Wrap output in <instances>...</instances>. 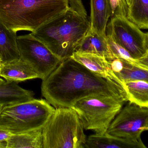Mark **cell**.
I'll use <instances>...</instances> for the list:
<instances>
[{
	"mask_svg": "<svg viewBox=\"0 0 148 148\" xmlns=\"http://www.w3.org/2000/svg\"><path fill=\"white\" fill-rule=\"evenodd\" d=\"M69 8V0H0V21L13 31L33 32Z\"/></svg>",
	"mask_w": 148,
	"mask_h": 148,
	"instance_id": "cell-3",
	"label": "cell"
},
{
	"mask_svg": "<svg viewBox=\"0 0 148 148\" xmlns=\"http://www.w3.org/2000/svg\"><path fill=\"white\" fill-rule=\"evenodd\" d=\"M3 64V61L2 60L1 57H0V73H1V70Z\"/></svg>",
	"mask_w": 148,
	"mask_h": 148,
	"instance_id": "cell-28",
	"label": "cell"
},
{
	"mask_svg": "<svg viewBox=\"0 0 148 148\" xmlns=\"http://www.w3.org/2000/svg\"><path fill=\"white\" fill-rule=\"evenodd\" d=\"M34 99L33 91L23 88L16 83L5 81L0 84V106L6 107Z\"/></svg>",
	"mask_w": 148,
	"mask_h": 148,
	"instance_id": "cell-14",
	"label": "cell"
},
{
	"mask_svg": "<svg viewBox=\"0 0 148 148\" xmlns=\"http://www.w3.org/2000/svg\"><path fill=\"white\" fill-rule=\"evenodd\" d=\"M16 32L8 28L0 21V57L3 63L20 59Z\"/></svg>",
	"mask_w": 148,
	"mask_h": 148,
	"instance_id": "cell-15",
	"label": "cell"
},
{
	"mask_svg": "<svg viewBox=\"0 0 148 148\" xmlns=\"http://www.w3.org/2000/svg\"><path fill=\"white\" fill-rule=\"evenodd\" d=\"M145 46L147 51H148V33L145 34Z\"/></svg>",
	"mask_w": 148,
	"mask_h": 148,
	"instance_id": "cell-26",
	"label": "cell"
},
{
	"mask_svg": "<svg viewBox=\"0 0 148 148\" xmlns=\"http://www.w3.org/2000/svg\"><path fill=\"white\" fill-rule=\"evenodd\" d=\"M55 109L47 100L34 98L3 107L0 127L12 134L42 129Z\"/></svg>",
	"mask_w": 148,
	"mask_h": 148,
	"instance_id": "cell-5",
	"label": "cell"
},
{
	"mask_svg": "<svg viewBox=\"0 0 148 148\" xmlns=\"http://www.w3.org/2000/svg\"><path fill=\"white\" fill-rule=\"evenodd\" d=\"M76 51L97 55L107 60L114 58L110 49L107 36L101 35L90 29Z\"/></svg>",
	"mask_w": 148,
	"mask_h": 148,
	"instance_id": "cell-11",
	"label": "cell"
},
{
	"mask_svg": "<svg viewBox=\"0 0 148 148\" xmlns=\"http://www.w3.org/2000/svg\"><path fill=\"white\" fill-rule=\"evenodd\" d=\"M123 61V68L119 73L115 74L122 82L141 80L148 82V70Z\"/></svg>",
	"mask_w": 148,
	"mask_h": 148,
	"instance_id": "cell-20",
	"label": "cell"
},
{
	"mask_svg": "<svg viewBox=\"0 0 148 148\" xmlns=\"http://www.w3.org/2000/svg\"><path fill=\"white\" fill-rule=\"evenodd\" d=\"M146 130H148V124L147 127L146 128Z\"/></svg>",
	"mask_w": 148,
	"mask_h": 148,
	"instance_id": "cell-32",
	"label": "cell"
},
{
	"mask_svg": "<svg viewBox=\"0 0 148 148\" xmlns=\"http://www.w3.org/2000/svg\"><path fill=\"white\" fill-rule=\"evenodd\" d=\"M0 76L7 81L17 83L27 80L39 78L37 73L21 58L3 63Z\"/></svg>",
	"mask_w": 148,
	"mask_h": 148,
	"instance_id": "cell-12",
	"label": "cell"
},
{
	"mask_svg": "<svg viewBox=\"0 0 148 148\" xmlns=\"http://www.w3.org/2000/svg\"><path fill=\"white\" fill-rule=\"evenodd\" d=\"M90 28V18L69 8L31 34L62 62L72 57Z\"/></svg>",
	"mask_w": 148,
	"mask_h": 148,
	"instance_id": "cell-2",
	"label": "cell"
},
{
	"mask_svg": "<svg viewBox=\"0 0 148 148\" xmlns=\"http://www.w3.org/2000/svg\"><path fill=\"white\" fill-rule=\"evenodd\" d=\"M111 17L116 15L127 16L128 6L125 0H108Z\"/></svg>",
	"mask_w": 148,
	"mask_h": 148,
	"instance_id": "cell-22",
	"label": "cell"
},
{
	"mask_svg": "<svg viewBox=\"0 0 148 148\" xmlns=\"http://www.w3.org/2000/svg\"><path fill=\"white\" fill-rule=\"evenodd\" d=\"M125 1H126V3L127 4L128 6V7L130 6V4H131V2H132V0H125Z\"/></svg>",
	"mask_w": 148,
	"mask_h": 148,
	"instance_id": "cell-29",
	"label": "cell"
},
{
	"mask_svg": "<svg viewBox=\"0 0 148 148\" xmlns=\"http://www.w3.org/2000/svg\"><path fill=\"white\" fill-rule=\"evenodd\" d=\"M107 38L110 51L114 58H120L130 63H135V60L127 50L116 43L110 36H107Z\"/></svg>",
	"mask_w": 148,
	"mask_h": 148,
	"instance_id": "cell-21",
	"label": "cell"
},
{
	"mask_svg": "<svg viewBox=\"0 0 148 148\" xmlns=\"http://www.w3.org/2000/svg\"><path fill=\"white\" fill-rule=\"evenodd\" d=\"M5 81V80H3V79H1L0 78V84H2V83H4Z\"/></svg>",
	"mask_w": 148,
	"mask_h": 148,
	"instance_id": "cell-30",
	"label": "cell"
},
{
	"mask_svg": "<svg viewBox=\"0 0 148 148\" xmlns=\"http://www.w3.org/2000/svg\"><path fill=\"white\" fill-rule=\"evenodd\" d=\"M127 101L122 98L95 95L77 101L72 108L78 114L84 129L103 134Z\"/></svg>",
	"mask_w": 148,
	"mask_h": 148,
	"instance_id": "cell-6",
	"label": "cell"
},
{
	"mask_svg": "<svg viewBox=\"0 0 148 148\" xmlns=\"http://www.w3.org/2000/svg\"><path fill=\"white\" fill-rule=\"evenodd\" d=\"M41 88L42 96L55 108H72L79 100L95 95L128 101L123 84L97 75L72 57L62 62L42 81Z\"/></svg>",
	"mask_w": 148,
	"mask_h": 148,
	"instance_id": "cell-1",
	"label": "cell"
},
{
	"mask_svg": "<svg viewBox=\"0 0 148 148\" xmlns=\"http://www.w3.org/2000/svg\"><path fill=\"white\" fill-rule=\"evenodd\" d=\"M134 64L139 67L148 70V51L140 58L135 60Z\"/></svg>",
	"mask_w": 148,
	"mask_h": 148,
	"instance_id": "cell-24",
	"label": "cell"
},
{
	"mask_svg": "<svg viewBox=\"0 0 148 148\" xmlns=\"http://www.w3.org/2000/svg\"><path fill=\"white\" fill-rule=\"evenodd\" d=\"M71 57L97 75L108 81L123 84V82L111 70L109 63L105 57L77 51H75Z\"/></svg>",
	"mask_w": 148,
	"mask_h": 148,
	"instance_id": "cell-10",
	"label": "cell"
},
{
	"mask_svg": "<svg viewBox=\"0 0 148 148\" xmlns=\"http://www.w3.org/2000/svg\"><path fill=\"white\" fill-rule=\"evenodd\" d=\"M43 148L42 129L11 135L7 148Z\"/></svg>",
	"mask_w": 148,
	"mask_h": 148,
	"instance_id": "cell-16",
	"label": "cell"
},
{
	"mask_svg": "<svg viewBox=\"0 0 148 148\" xmlns=\"http://www.w3.org/2000/svg\"><path fill=\"white\" fill-rule=\"evenodd\" d=\"M20 58L45 80L62 62L45 44L30 34L17 36Z\"/></svg>",
	"mask_w": 148,
	"mask_h": 148,
	"instance_id": "cell-8",
	"label": "cell"
},
{
	"mask_svg": "<svg viewBox=\"0 0 148 148\" xmlns=\"http://www.w3.org/2000/svg\"><path fill=\"white\" fill-rule=\"evenodd\" d=\"M12 134L0 127V143L7 142V141Z\"/></svg>",
	"mask_w": 148,
	"mask_h": 148,
	"instance_id": "cell-25",
	"label": "cell"
},
{
	"mask_svg": "<svg viewBox=\"0 0 148 148\" xmlns=\"http://www.w3.org/2000/svg\"><path fill=\"white\" fill-rule=\"evenodd\" d=\"M90 29L101 35L106 36V28L111 17L108 0H90Z\"/></svg>",
	"mask_w": 148,
	"mask_h": 148,
	"instance_id": "cell-13",
	"label": "cell"
},
{
	"mask_svg": "<svg viewBox=\"0 0 148 148\" xmlns=\"http://www.w3.org/2000/svg\"><path fill=\"white\" fill-rule=\"evenodd\" d=\"M148 124V107L129 103L122 108L107 132L124 142L130 148H147L141 134Z\"/></svg>",
	"mask_w": 148,
	"mask_h": 148,
	"instance_id": "cell-7",
	"label": "cell"
},
{
	"mask_svg": "<svg viewBox=\"0 0 148 148\" xmlns=\"http://www.w3.org/2000/svg\"><path fill=\"white\" fill-rule=\"evenodd\" d=\"M125 16L116 15L110 18L106 28V34L116 43L129 52L135 60L147 52L145 34Z\"/></svg>",
	"mask_w": 148,
	"mask_h": 148,
	"instance_id": "cell-9",
	"label": "cell"
},
{
	"mask_svg": "<svg viewBox=\"0 0 148 148\" xmlns=\"http://www.w3.org/2000/svg\"><path fill=\"white\" fill-rule=\"evenodd\" d=\"M128 101L148 107V82L141 80L123 81Z\"/></svg>",
	"mask_w": 148,
	"mask_h": 148,
	"instance_id": "cell-17",
	"label": "cell"
},
{
	"mask_svg": "<svg viewBox=\"0 0 148 148\" xmlns=\"http://www.w3.org/2000/svg\"><path fill=\"white\" fill-rule=\"evenodd\" d=\"M42 136L43 148H84L87 139L78 114L69 107L56 108Z\"/></svg>",
	"mask_w": 148,
	"mask_h": 148,
	"instance_id": "cell-4",
	"label": "cell"
},
{
	"mask_svg": "<svg viewBox=\"0 0 148 148\" xmlns=\"http://www.w3.org/2000/svg\"><path fill=\"white\" fill-rule=\"evenodd\" d=\"M7 142L0 143V148H7Z\"/></svg>",
	"mask_w": 148,
	"mask_h": 148,
	"instance_id": "cell-27",
	"label": "cell"
},
{
	"mask_svg": "<svg viewBox=\"0 0 148 148\" xmlns=\"http://www.w3.org/2000/svg\"><path fill=\"white\" fill-rule=\"evenodd\" d=\"M127 17L140 29H148V0H132Z\"/></svg>",
	"mask_w": 148,
	"mask_h": 148,
	"instance_id": "cell-18",
	"label": "cell"
},
{
	"mask_svg": "<svg viewBox=\"0 0 148 148\" xmlns=\"http://www.w3.org/2000/svg\"><path fill=\"white\" fill-rule=\"evenodd\" d=\"M3 107L2 106H0V112H1V110L2 108Z\"/></svg>",
	"mask_w": 148,
	"mask_h": 148,
	"instance_id": "cell-31",
	"label": "cell"
},
{
	"mask_svg": "<svg viewBox=\"0 0 148 148\" xmlns=\"http://www.w3.org/2000/svg\"><path fill=\"white\" fill-rule=\"evenodd\" d=\"M69 6L72 10L82 16L86 17L87 11L83 3L82 0H69Z\"/></svg>",
	"mask_w": 148,
	"mask_h": 148,
	"instance_id": "cell-23",
	"label": "cell"
},
{
	"mask_svg": "<svg viewBox=\"0 0 148 148\" xmlns=\"http://www.w3.org/2000/svg\"><path fill=\"white\" fill-rule=\"evenodd\" d=\"M130 147L121 139L108 134L91 135L87 137L84 148H124Z\"/></svg>",
	"mask_w": 148,
	"mask_h": 148,
	"instance_id": "cell-19",
	"label": "cell"
}]
</instances>
